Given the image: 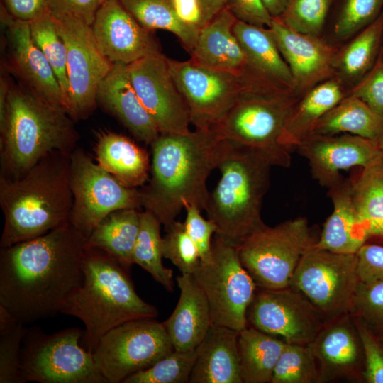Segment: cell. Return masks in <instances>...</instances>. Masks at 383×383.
<instances>
[{
  "label": "cell",
  "instance_id": "6da1fadb",
  "mask_svg": "<svg viewBox=\"0 0 383 383\" xmlns=\"http://www.w3.org/2000/svg\"><path fill=\"white\" fill-rule=\"evenodd\" d=\"M87 240L68 222L1 248L0 306L25 325L60 313L82 283Z\"/></svg>",
  "mask_w": 383,
  "mask_h": 383
},
{
  "label": "cell",
  "instance_id": "7a4b0ae2",
  "mask_svg": "<svg viewBox=\"0 0 383 383\" xmlns=\"http://www.w3.org/2000/svg\"><path fill=\"white\" fill-rule=\"evenodd\" d=\"M217 143L210 131L195 129L160 133L150 144V177L139 189L141 205L165 228L176 221L185 204L206 209V180L216 168Z\"/></svg>",
  "mask_w": 383,
  "mask_h": 383
},
{
  "label": "cell",
  "instance_id": "3957f363",
  "mask_svg": "<svg viewBox=\"0 0 383 383\" xmlns=\"http://www.w3.org/2000/svg\"><path fill=\"white\" fill-rule=\"evenodd\" d=\"M4 217L1 248L41 236L70 222V154L52 152L17 179L0 177Z\"/></svg>",
  "mask_w": 383,
  "mask_h": 383
},
{
  "label": "cell",
  "instance_id": "277c9868",
  "mask_svg": "<svg viewBox=\"0 0 383 383\" xmlns=\"http://www.w3.org/2000/svg\"><path fill=\"white\" fill-rule=\"evenodd\" d=\"M272 167L269 160L256 150L218 140L216 168L221 177L209 192L205 209L208 218L217 226L215 236L238 248L266 226L261 210L270 184Z\"/></svg>",
  "mask_w": 383,
  "mask_h": 383
},
{
  "label": "cell",
  "instance_id": "5b68a950",
  "mask_svg": "<svg viewBox=\"0 0 383 383\" xmlns=\"http://www.w3.org/2000/svg\"><path fill=\"white\" fill-rule=\"evenodd\" d=\"M83 272L82 283L66 300L60 313L83 322V340L91 353L100 338L112 328L157 316V308L136 293L130 270L107 252L87 248Z\"/></svg>",
  "mask_w": 383,
  "mask_h": 383
},
{
  "label": "cell",
  "instance_id": "8992f818",
  "mask_svg": "<svg viewBox=\"0 0 383 383\" xmlns=\"http://www.w3.org/2000/svg\"><path fill=\"white\" fill-rule=\"evenodd\" d=\"M73 121L23 84H9L6 120L0 130L1 177L19 178L55 151L71 154L78 140Z\"/></svg>",
  "mask_w": 383,
  "mask_h": 383
},
{
  "label": "cell",
  "instance_id": "52a82bcc",
  "mask_svg": "<svg viewBox=\"0 0 383 383\" xmlns=\"http://www.w3.org/2000/svg\"><path fill=\"white\" fill-rule=\"evenodd\" d=\"M301 95L277 87L248 84L209 131L217 140L240 144L263 155L272 166L288 168L292 150L281 140Z\"/></svg>",
  "mask_w": 383,
  "mask_h": 383
},
{
  "label": "cell",
  "instance_id": "ba28073f",
  "mask_svg": "<svg viewBox=\"0 0 383 383\" xmlns=\"http://www.w3.org/2000/svg\"><path fill=\"white\" fill-rule=\"evenodd\" d=\"M316 240L306 218L297 217L272 227L266 225L237 250L257 288L278 289L289 287L300 261Z\"/></svg>",
  "mask_w": 383,
  "mask_h": 383
},
{
  "label": "cell",
  "instance_id": "9c48e42d",
  "mask_svg": "<svg viewBox=\"0 0 383 383\" xmlns=\"http://www.w3.org/2000/svg\"><path fill=\"white\" fill-rule=\"evenodd\" d=\"M84 331L70 328L52 334L28 328L21 351V372L25 382L107 383L92 353L79 344Z\"/></svg>",
  "mask_w": 383,
  "mask_h": 383
},
{
  "label": "cell",
  "instance_id": "30bf717a",
  "mask_svg": "<svg viewBox=\"0 0 383 383\" xmlns=\"http://www.w3.org/2000/svg\"><path fill=\"white\" fill-rule=\"evenodd\" d=\"M193 276L204 292L211 322L240 331L257 287L242 265L237 248L215 236L212 257L201 262Z\"/></svg>",
  "mask_w": 383,
  "mask_h": 383
},
{
  "label": "cell",
  "instance_id": "8fae6325",
  "mask_svg": "<svg viewBox=\"0 0 383 383\" xmlns=\"http://www.w3.org/2000/svg\"><path fill=\"white\" fill-rule=\"evenodd\" d=\"M360 281L356 254L313 245L300 261L289 287L301 293L326 323L350 313Z\"/></svg>",
  "mask_w": 383,
  "mask_h": 383
},
{
  "label": "cell",
  "instance_id": "7c38bea8",
  "mask_svg": "<svg viewBox=\"0 0 383 383\" xmlns=\"http://www.w3.org/2000/svg\"><path fill=\"white\" fill-rule=\"evenodd\" d=\"M174 350L162 323L155 318L119 325L99 340L92 352L94 363L107 383L123 382L153 365Z\"/></svg>",
  "mask_w": 383,
  "mask_h": 383
},
{
  "label": "cell",
  "instance_id": "4fadbf2b",
  "mask_svg": "<svg viewBox=\"0 0 383 383\" xmlns=\"http://www.w3.org/2000/svg\"><path fill=\"white\" fill-rule=\"evenodd\" d=\"M70 222L87 238L111 213L142 208L138 189L123 184L81 149L70 154Z\"/></svg>",
  "mask_w": 383,
  "mask_h": 383
},
{
  "label": "cell",
  "instance_id": "5bb4252c",
  "mask_svg": "<svg viewBox=\"0 0 383 383\" xmlns=\"http://www.w3.org/2000/svg\"><path fill=\"white\" fill-rule=\"evenodd\" d=\"M56 21L67 47L69 115L82 120L95 109L99 85L113 64L100 50L91 26L74 18Z\"/></svg>",
  "mask_w": 383,
  "mask_h": 383
},
{
  "label": "cell",
  "instance_id": "9a60e30c",
  "mask_svg": "<svg viewBox=\"0 0 383 383\" xmlns=\"http://www.w3.org/2000/svg\"><path fill=\"white\" fill-rule=\"evenodd\" d=\"M172 77L187 106L195 129L209 131L250 84L232 73L167 57Z\"/></svg>",
  "mask_w": 383,
  "mask_h": 383
},
{
  "label": "cell",
  "instance_id": "2e32d148",
  "mask_svg": "<svg viewBox=\"0 0 383 383\" xmlns=\"http://www.w3.org/2000/svg\"><path fill=\"white\" fill-rule=\"evenodd\" d=\"M247 321L260 331L287 343L299 345L311 343L326 323L313 306L289 287L257 288L248 309Z\"/></svg>",
  "mask_w": 383,
  "mask_h": 383
},
{
  "label": "cell",
  "instance_id": "e0dca14e",
  "mask_svg": "<svg viewBox=\"0 0 383 383\" xmlns=\"http://www.w3.org/2000/svg\"><path fill=\"white\" fill-rule=\"evenodd\" d=\"M135 92L160 133L190 131L187 106L162 53L144 57L128 65Z\"/></svg>",
  "mask_w": 383,
  "mask_h": 383
},
{
  "label": "cell",
  "instance_id": "ac0fdd59",
  "mask_svg": "<svg viewBox=\"0 0 383 383\" xmlns=\"http://www.w3.org/2000/svg\"><path fill=\"white\" fill-rule=\"evenodd\" d=\"M1 21L5 27L8 70L37 96L69 114L67 96L47 58L34 43L30 23L14 18L6 11L1 13Z\"/></svg>",
  "mask_w": 383,
  "mask_h": 383
},
{
  "label": "cell",
  "instance_id": "d6986e66",
  "mask_svg": "<svg viewBox=\"0 0 383 383\" xmlns=\"http://www.w3.org/2000/svg\"><path fill=\"white\" fill-rule=\"evenodd\" d=\"M295 149L307 160L313 178L327 189L343 178L342 171L366 168L383 157L377 142L348 133L311 135Z\"/></svg>",
  "mask_w": 383,
  "mask_h": 383
},
{
  "label": "cell",
  "instance_id": "ffe728a7",
  "mask_svg": "<svg viewBox=\"0 0 383 383\" xmlns=\"http://www.w3.org/2000/svg\"><path fill=\"white\" fill-rule=\"evenodd\" d=\"M91 28L100 50L113 64L129 65L161 52L150 31L141 26L119 0L104 1Z\"/></svg>",
  "mask_w": 383,
  "mask_h": 383
},
{
  "label": "cell",
  "instance_id": "44dd1931",
  "mask_svg": "<svg viewBox=\"0 0 383 383\" xmlns=\"http://www.w3.org/2000/svg\"><path fill=\"white\" fill-rule=\"evenodd\" d=\"M270 29L299 94L333 76V60L339 45L329 43L322 36L294 30L276 18Z\"/></svg>",
  "mask_w": 383,
  "mask_h": 383
},
{
  "label": "cell",
  "instance_id": "7402d4cb",
  "mask_svg": "<svg viewBox=\"0 0 383 383\" xmlns=\"http://www.w3.org/2000/svg\"><path fill=\"white\" fill-rule=\"evenodd\" d=\"M309 345L317 362L320 382L357 377L364 355L352 315L326 322Z\"/></svg>",
  "mask_w": 383,
  "mask_h": 383
},
{
  "label": "cell",
  "instance_id": "603a6c76",
  "mask_svg": "<svg viewBox=\"0 0 383 383\" xmlns=\"http://www.w3.org/2000/svg\"><path fill=\"white\" fill-rule=\"evenodd\" d=\"M237 21L227 7L223 9L199 30L190 60L202 67L232 73L243 79H265L252 68L233 33V27Z\"/></svg>",
  "mask_w": 383,
  "mask_h": 383
},
{
  "label": "cell",
  "instance_id": "cb8c5ba5",
  "mask_svg": "<svg viewBox=\"0 0 383 383\" xmlns=\"http://www.w3.org/2000/svg\"><path fill=\"white\" fill-rule=\"evenodd\" d=\"M97 104L115 116L140 141L151 144L160 134L135 92L128 65L113 64L99 85Z\"/></svg>",
  "mask_w": 383,
  "mask_h": 383
},
{
  "label": "cell",
  "instance_id": "d4e9b609",
  "mask_svg": "<svg viewBox=\"0 0 383 383\" xmlns=\"http://www.w3.org/2000/svg\"><path fill=\"white\" fill-rule=\"evenodd\" d=\"M176 281L179 298L172 313L162 324L174 350H196L212 324L209 306L193 274H181Z\"/></svg>",
  "mask_w": 383,
  "mask_h": 383
},
{
  "label": "cell",
  "instance_id": "484cf974",
  "mask_svg": "<svg viewBox=\"0 0 383 383\" xmlns=\"http://www.w3.org/2000/svg\"><path fill=\"white\" fill-rule=\"evenodd\" d=\"M238 334L239 331L212 323L196 348L189 383H243Z\"/></svg>",
  "mask_w": 383,
  "mask_h": 383
},
{
  "label": "cell",
  "instance_id": "4316f807",
  "mask_svg": "<svg viewBox=\"0 0 383 383\" xmlns=\"http://www.w3.org/2000/svg\"><path fill=\"white\" fill-rule=\"evenodd\" d=\"M333 211L314 247L341 254H356L368 239L359 219L350 179H340L328 189Z\"/></svg>",
  "mask_w": 383,
  "mask_h": 383
},
{
  "label": "cell",
  "instance_id": "83f0119b",
  "mask_svg": "<svg viewBox=\"0 0 383 383\" xmlns=\"http://www.w3.org/2000/svg\"><path fill=\"white\" fill-rule=\"evenodd\" d=\"M95 154L97 163L127 187L137 188L148 182L149 155L129 138L102 133L98 135Z\"/></svg>",
  "mask_w": 383,
  "mask_h": 383
},
{
  "label": "cell",
  "instance_id": "f1b7e54d",
  "mask_svg": "<svg viewBox=\"0 0 383 383\" xmlns=\"http://www.w3.org/2000/svg\"><path fill=\"white\" fill-rule=\"evenodd\" d=\"M348 90L334 77L303 93L294 105L281 143L292 150L307 138L316 123L345 96Z\"/></svg>",
  "mask_w": 383,
  "mask_h": 383
},
{
  "label": "cell",
  "instance_id": "f546056e",
  "mask_svg": "<svg viewBox=\"0 0 383 383\" xmlns=\"http://www.w3.org/2000/svg\"><path fill=\"white\" fill-rule=\"evenodd\" d=\"M233 31L257 74L278 87L296 91L290 70L270 28L237 21Z\"/></svg>",
  "mask_w": 383,
  "mask_h": 383
},
{
  "label": "cell",
  "instance_id": "4dcf8cb0",
  "mask_svg": "<svg viewBox=\"0 0 383 383\" xmlns=\"http://www.w3.org/2000/svg\"><path fill=\"white\" fill-rule=\"evenodd\" d=\"M383 46V11L370 25L338 46L333 72L348 90L372 69Z\"/></svg>",
  "mask_w": 383,
  "mask_h": 383
},
{
  "label": "cell",
  "instance_id": "1f68e13d",
  "mask_svg": "<svg viewBox=\"0 0 383 383\" xmlns=\"http://www.w3.org/2000/svg\"><path fill=\"white\" fill-rule=\"evenodd\" d=\"M343 133L377 142L383 133V118L360 99L348 94L316 123L309 135Z\"/></svg>",
  "mask_w": 383,
  "mask_h": 383
},
{
  "label": "cell",
  "instance_id": "d6a6232c",
  "mask_svg": "<svg viewBox=\"0 0 383 383\" xmlns=\"http://www.w3.org/2000/svg\"><path fill=\"white\" fill-rule=\"evenodd\" d=\"M287 343L252 326L239 332L238 350L243 383L270 382Z\"/></svg>",
  "mask_w": 383,
  "mask_h": 383
},
{
  "label": "cell",
  "instance_id": "836d02e7",
  "mask_svg": "<svg viewBox=\"0 0 383 383\" xmlns=\"http://www.w3.org/2000/svg\"><path fill=\"white\" fill-rule=\"evenodd\" d=\"M140 214L136 209L111 213L87 237V248H98L107 252L130 270L140 228Z\"/></svg>",
  "mask_w": 383,
  "mask_h": 383
},
{
  "label": "cell",
  "instance_id": "e575fe53",
  "mask_svg": "<svg viewBox=\"0 0 383 383\" xmlns=\"http://www.w3.org/2000/svg\"><path fill=\"white\" fill-rule=\"evenodd\" d=\"M353 202L368 238L383 239V157L350 178Z\"/></svg>",
  "mask_w": 383,
  "mask_h": 383
},
{
  "label": "cell",
  "instance_id": "d590c367",
  "mask_svg": "<svg viewBox=\"0 0 383 383\" xmlns=\"http://www.w3.org/2000/svg\"><path fill=\"white\" fill-rule=\"evenodd\" d=\"M146 30L162 29L174 34L189 52L194 48L199 30L178 17L172 0H119Z\"/></svg>",
  "mask_w": 383,
  "mask_h": 383
},
{
  "label": "cell",
  "instance_id": "8d00e7d4",
  "mask_svg": "<svg viewBox=\"0 0 383 383\" xmlns=\"http://www.w3.org/2000/svg\"><path fill=\"white\" fill-rule=\"evenodd\" d=\"M383 11V0H334L323 33L340 45L373 23Z\"/></svg>",
  "mask_w": 383,
  "mask_h": 383
},
{
  "label": "cell",
  "instance_id": "74e56055",
  "mask_svg": "<svg viewBox=\"0 0 383 383\" xmlns=\"http://www.w3.org/2000/svg\"><path fill=\"white\" fill-rule=\"evenodd\" d=\"M162 223L151 213L140 214V228L133 251L132 260L148 272L167 292H173V272L162 264Z\"/></svg>",
  "mask_w": 383,
  "mask_h": 383
},
{
  "label": "cell",
  "instance_id": "f35d334b",
  "mask_svg": "<svg viewBox=\"0 0 383 383\" xmlns=\"http://www.w3.org/2000/svg\"><path fill=\"white\" fill-rule=\"evenodd\" d=\"M29 23L34 43L50 64L68 99L67 47L58 31L56 19L48 12Z\"/></svg>",
  "mask_w": 383,
  "mask_h": 383
},
{
  "label": "cell",
  "instance_id": "ab89813d",
  "mask_svg": "<svg viewBox=\"0 0 383 383\" xmlns=\"http://www.w3.org/2000/svg\"><path fill=\"white\" fill-rule=\"evenodd\" d=\"M26 325L0 306V383H25L21 372V351Z\"/></svg>",
  "mask_w": 383,
  "mask_h": 383
},
{
  "label": "cell",
  "instance_id": "60d3db41",
  "mask_svg": "<svg viewBox=\"0 0 383 383\" xmlns=\"http://www.w3.org/2000/svg\"><path fill=\"white\" fill-rule=\"evenodd\" d=\"M313 382H320V377L309 345L287 343L275 365L270 383Z\"/></svg>",
  "mask_w": 383,
  "mask_h": 383
},
{
  "label": "cell",
  "instance_id": "b9f144b4",
  "mask_svg": "<svg viewBox=\"0 0 383 383\" xmlns=\"http://www.w3.org/2000/svg\"><path fill=\"white\" fill-rule=\"evenodd\" d=\"M334 0H287L277 18L287 27L304 33L322 36Z\"/></svg>",
  "mask_w": 383,
  "mask_h": 383
},
{
  "label": "cell",
  "instance_id": "7bdbcfd3",
  "mask_svg": "<svg viewBox=\"0 0 383 383\" xmlns=\"http://www.w3.org/2000/svg\"><path fill=\"white\" fill-rule=\"evenodd\" d=\"M196 357V349L173 350L149 368L140 371L123 383H189Z\"/></svg>",
  "mask_w": 383,
  "mask_h": 383
},
{
  "label": "cell",
  "instance_id": "ee69618b",
  "mask_svg": "<svg viewBox=\"0 0 383 383\" xmlns=\"http://www.w3.org/2000/svg\"><path fill=\"white\" fill-rule=\"evenodd\" d=\"M162 253L182 274H193L201 263L198 250L189 237L184 222L174 221L165 228Z\"/></svg>",
  "mask_w": 383,
  "mask_h": 383
},
{
  "label": "cell",
  "instance_id": "f6af8a7d",
  "mask_svg": "<svg viewBox=\"0 0 383 383\" xmlns=\"http://www.w3.org/2000/svg\"><path fill=\"white\" fill-rule=\"evenodd\" d=\"M350 314L367 328L383 329V280L360 281Z\"/></svg>",
  "mask_w": 383,
  "mask_h": 383
},
{
  "label": "cell",
  "instance_id": "bcb514c9",
  "mask_svg": "<svg viewBox=\"0 0 383 383\" xmlns=\"http://www.w3.org/2000/svg\"><path fill=\"white\" fill-rule=\"evenodd\" d=\"M184 209L186 230L198 250L201 262H209L212 257L211 237L216 233L217 226L209 218H204L197 207L185 204Z\"/></svg>",
  "mask_w": 383,
  "mask_h": 383
},
{
  "label": "cell",
  "instance_id": "7dc6e473",
  "mask_svg": "<svg viewBox=\"0 0 383 383\" xmlns=\"http://www.w3.org/2000/svg\"><path fill=\"white\" fill-rule=\"evenodd\" d=\"M348 94L360 99L383 118V46L374 66Z\"/></svg>",
  "mask_w": 383,
  "mask_h": 383
},
{
  "label": "cell",
  "instance_id": "c3c4849f",
  "mask_svg": "<svg viewBox=\"0 0 383 383\" xmlns=\"http://www.w3.org/2000/svg\"><path fill=\"white\" fill-rule=\"evenodd\" d=\"M354 319L363 350L362 377L368 383H383V347L370 330Z\"/></svg>",
  "mask_w": 383,
  "mask_h": 383
},
{
  "label": "cell",
  "instance_id": "681fc988",
  "mask_svg": "<svg viewBox=\"0 0 383 383\" xmlns=\"http://www.w3.org/2000/svg\"><path fill=\"white\" fill-rule=\"evenodd\" d=\"M105 0H48L49 13L56 19L74 18L91 26Z\"/></svg>",
  "mask_w": 383,
  "mask_h": 383
},
{
  "label": "cell",
  "instance_id": "f907efd6",
  "mask_svg": "<svg viewBox=\"0 0 383 383\" xmlns=\"http://www.w3.org/2000/svg\"><path fill=\"white\" fill-rule=\"evenodd\" d=\"M360 282L383 280V246L364 244L356 253Z\"/></svg>",
  "mask_w": 383,
  "mask_h": 383
},
{
  "label": "cell",
  "instance_id": "816d5d0a",
  "mask_svg": "<svg viewBox=\"0 0 383 383\" xmlns=\"http://www.w3.org/2000/svg\"><path fill=\"white\" fill-rule=\"evenodd\" d=\"M226 7L238 21L260 27L271 26L273 18L262 0H227Z\"/></svg>",
  "mask_w": 383,
  "mask_h": 383
},
{
  "label": "cell",
  "instance_id": "f5cc1de1",
  "mask_svg": "<svg viewBox=\"0 0 383 383\" xmlns=\"http://www.w3.org/2000/svg\"><path fill=\"white\" fill-rule=\"evenodd\" d=\"M4 9L14 18L30 22L48 13V0H3Z\"/></svg>",
  "mask_w": 383,
  "mask_h": 383
},
{
  "label": "cell",
  "instance_id": "db71d44e",
  "mask_svg": "<svg viewBox=\"0 0 383 383\" xmlns=\"http://www.w3.org/2000/svg\"><path fill=\"white\" fill-rule=\"evenodd\" d=\"M178 17L199 30L207 24L200 0H172Z\"/></svg>",
  "mask_w": 383,
  "mask_h": 383
},
{
  "label": "cell",
  "instance_id": "11a10c76",
  "mask_svg": "<svg viewBox=\"0 0 383 383\" xmlns=\"http://www.w3.org/2000/svg\"><path fill=\"white\" fill-rule=\"evenodd\" d=\"M207 23L226 7L227 0H200Z\"/></svg>",
  "mask_w": 383,
  "mask_h": 383
},
{
  "label": "cell",
  "instance_id": "9f6ffc18",
  "mask_svg": "<svg viewBox=\"0 0 383 383\" xmlns=\"http://www.w3.org/2000/svg\"><path fill=\"white\" fill-rule=\"evenodd\" d=\"M9 84L5 76L1 75L0 79V130L3 128L5 123Z\"/></svg>",
  "mask_w": 383,
  "mask_h": 383
},
{
  "label": "cell",
  "instance_id": "6f0895ef",
  "mask_svg": "<svg viewBox=\"0 0 383 383\" xmlns=\"http://www.w3.org/2000/svg\"><path fill=\"white\" fill-rule=\"evenodd\" d=\"M265 8L272 17L279 18L284 11L287 0H262Z\"/></svg>",
  "mask_w": 383,
  "mask_h": 383
},
{
  "label": "cell",
  "instance_id": "680465c9",
  "mask_svg": "<svg viewBox=\"0 0 383 383\" xmlns=\"http://www.w3.org/2000/svg\"><path fill=\"white\" fill-rule=\"evenodd\" d=\"M377 144H378V146L383 155V133L382 134V135L380 136V138H379V140H377Z\"/></svg>",
  "mask_w": 383,
  "mask_h": 383
},
{
  "label": "cell",
  "instance_id": "91938a15",
  "mask_svg": "<svg viewBox=\"0 0 383 383\" xmlns=\"http://www.w3.org/2000/svg\"><path fill=\"white\" fill-rule=\"evenodd\" d=\"M381 345H382V347H383V339H382V340Z\"/></svg>",
  "mask_w": 383,
  "mask_h": 383
}]
</instances>
